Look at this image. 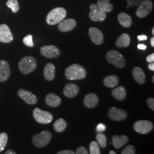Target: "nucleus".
<instances>
[{
  "instance_id": "nucleus-22",
  "label": "nucleus",
  "mask_w": 154,
  "mask_h": 154,
  "mask_svg": "<svg viewBox=\"0 0 154 154\" xmlns=\"http://www.w3.org/2000/svg\"><path fill=\"white\" fill-rule=\"evenodd\" d=\"M89 17L93 21H102L106 18V13L99 9H97L94 11H91L89 13Z\"/></svg>"
},
{
  "instance_id": "nucleus-5",
  "label": "nucleus",
  "mask_w": 154,
  "mask_h": 154,
  "mask_svg": "<svg viewBox=\"0 0 154 154\" xmlns=\"http://www.w3.org/2000/svg\"><path fill=\"white\" fill-rule=\"evenodd\" d=\"M52 135L49 131H42V132L33 136L32 138L34 145L38 148L44 147L47 146L51 139Z\"/></svg>"
},
{
  "instance_id": "nucleus-6",
  "label": "nucleus",
  "mask_w": 154,
  "mask_h": 154,
  "mask_svg": "<svg viewBox=\"0 0 154 154\" xmlns=\"http://www.w3.org/2000/svg\"><path fill=\"white\" fill-rule=\"evenodd\" d=\"M33 116L35 120L41 124H48L53 120V115L48 111L35 108L33 110Z\"/></svg>"
},
{
  "instance_id": "nucleus-42",
  "label": "nucleus",
  "mask_w": 154,
  "mask_h": 154,
  "mask_svg": "<svg viewBox=\"0 0 154 154\" xmlns=\"http://www.w3.org/2000/svg\"><path fill=\"white\" fill-rule=\"evenodd\" d=\"M137 47L139 49L143 50L146 49V48H147L146 45H145L144 44H139Z\"/></svg>"
},
{
  "instance_id": "nucleus-39",
  "label": "nucleus",
  "mask_w": 154,
  "mask_h": 154,
  "mask_svg": "<svg viewBox=\"0 0 154 154\" xmlns=\"http://www.w3.org/2000/svg\"><path fill=\"white\" fill-rule=\"evenodd\" d=\"M146 61L149 63H151L154 62V53H152L151 54L148 55L146 57Z\"/></svg>"
},
{
  "instance_id": "nucleus-23",
  "label": "nucleus",
  "mask_w": 154,
  "mask_h": 154,
  "mask_svg": "<svg viewBox=\"0 0 154 154\" xmlns=\"http://www.w3.org/2000/svg\"><path fill=\"white\" fill-rule=\"evenodd\" d=\"M116 46L118 48H126L130 44V37L127 33H123L116 41Z\"/></svg>"
},
{
  "instance_id": "nucleus-44",
  "label": "nucleus",
  "mask_w": 154,
  "mask_h": 154,
  "mask_svg": "<svg viewBox=\"0 0 154 154\" xmlns=\"http://www.w3.org/2000/svg\"><path fill=\"white\" fill-rule=\"evenodd\" d=\"M149 70H151V71H154V62H151V63H149Z\"/></svg>"
},
{
  "instance_id": "nucleus-15",
  "label": "nucleus",
  "mask_w": 154,
  "mask_h": 154,
  "mask_svg": "<svg viewBox=\"0 0 154 154\" xmlns=\"http://www.w3.org/2000/svg\"><path fill=\"white\" fill-rule=\"evenodd\" d=\"M76 21L72 18H69L62 21L58 25V29L61 32H68L75 28Z\"/></svg>"
},
{
  "instance_id": "nucleus-3",
  "label": "nucleus",
  "mask_w": 154,
  "mask_h": 154,
  "mask_svg": "<svg viewBox=\"0 0 154 154\" xmlns=\"http://www.w3.org/2000/svg\"><path fill=\"white\" fill-rule=\"evenodd\" d=\"M37 66V61L32 56H26L22 58L18 63L19 69L23 74H28L34 72Z\"/></svg>"
},
{
  "instance_id": "nucleus-4",
  "label": "nucleus",
  "mask_w": 154,
  "mask_h": 154,
  "mask_svg": "<svg viewBox=\"0 0 154 154\" xmlns=\"http://www.w3.org/2000/svg\"><path fill=\"white\" fill-rule=\"evenodd\" d=\"M106 60L112 65L122 69L126 65V60L121 54L116 50H111L107 52L106 54Z\"/></svg>"
},
{
  "instance_id": "nucleus-49",
  "label": "nucleus",
  "mask_w": 154,
  "mask_h": 154,
  "mask_svg": "<svg viewBox=\"0 0 154 154\" xmlns=\"http://www.w3.org/2000/svg\"><path fill=\"white\" fill-rule=\"evenodd\" d=\"M152 82L154 83V75L152 76Z\"/></svg>"
},
{
  "instance_id": "nucleus-34",
  "label": "nucleus",
  "mask_w": 154,
  "mask_h": 154,
  "mask_svg": "<svg viewBox=\"0 0 154 154\" xmlns=\"http://www.w3.org/2000/svg\"><path fill=\"white\" fill-rule=\"evenodd\" d=\"M122 154H135V150L132 145H128L127 146L125 149H124Z\"/></svg>"
},
{
  "instance_id": "nucleus-18",
  "label": "nucleus",
  "mask_w": 154,
  "mask_h": 154,
  "mask_svg": "<svg viewBox=\"0 0 154 154\" xmlns=\"http://www.w3.org/2000/svg\"><path fill=\"white\" fill-rule=\"evenodd\" d=\"M45 102L46 105L50 107H55L61 105V98L54 93L48 94L45 98Z\"/></svg>"
},
{
  "instance_id": "nucleus-31",
  "label": "nucleus",
  "mask_w": 154,
  "mask_h": 154,
  "mask_svg": "<svg viewBox=\"0 0 154 154\" xmlns=\"http://www.w3.org/2000/svg\"><path fill=\"white\" fill-rule=\"evenodd\" d=\"M8 136L5 132L0 133V152L3 151L8 143Z\"/></svg>"
},
{
  "instance_id": "nucleus-38",
  "label": "nucleus",
  "mask_w": 154,
  "mask_h": 154,
  "mask_svg": "<svg viewBox=\"0 0 154 154\" xmlns=\"http://www.w3.org/2000/svg\"><path fill=\"white\" fill-rule=\"evenodd\" d=\"M106 128V127L103 123H99L96 127V130L98 132H102L104 131Z\"/></svg>"
},
{
  "instance_id": "nucleus-47",
  "label": "nucleus",
  "mask_w": 154,
  "mask_h": 154,
  "mask_svg": "<svg viewBox=\"0 0 154 154\" xmlns=\"http://www.w3.org/2000/svg\"><path fill=\"white\" fill-rule=\"evenodd\" d=\"M109 154H116V152L115 151H110V152H109Z\"/></svg>"
},
{
  "instance_id": "nucleus-20",
  "label": "nucleus",
  "mask_w": 154,
  "mask_h": 154,
  "mask_svg": "<svg viewBox=\"0 0 154 154\" xmlns=\"http://www.w3.org/2000/svg\"><path fill=\"white\" fill-rule=\"evenodd\" d=\"M132 74L136 82L139 84H143L146 82V75L139 67H135L133 69Z\"/></svg>"
},
{
  "instance_id": "nucleus-13",
  "label": "nucleus",
  "mask_w": 154,
  "mask_h": 154,
  "mask_svg": "<svg viewBox=\"0 0 154 154\" xmlns=\"http://www.w3.org/2000/svg\"><path fill=\"white\" fill-rule=\"evenodd\" d=\"M88 35L95 44H102L103 42V35L98 28L91 27L88 30Z\"/></svg>"
},
{
  "instance_id": "nucleus-10",
  "label": "nucleus",
  "mask_w": 154,
  "mask_h": 154,
  "mask_svg": "<svg viewBox=\"0 0 154 154\" xmlns=\"http://www.w3.org/2000/svg\"><path fill=\"white\" fill-rule=\"evenodd\" d=\"M108 116L111 120L121 121L125 120L126 118L127 114L125 110L112 107L109 110Z\"/></svg>"
},
{
  "instance_id": "nucleus-7",
  "label": "nucleus",
  "mask_w": 154,
  "mask_h": 154,
  "mask_svg": "<svg viewBox=\"0 0 154 154\" xmlns=\"http://www.w3.org/2000/svg\"><path fill=\"white\" fill-rule=\"evenodd\" d=\"M152 8L153 5L150 0H143L139 4L136 14L139 18H144L147 16L152 11Z\"/></svg>"
},
{
  "instance_id": "nucleus-12",
  "label": "nucleus",
  "mask_w": 154,
  "mask_h": 154,
  "mask_svg": "<svg viewBox=\"0 0 154 154\" xmlns=\"http://www.w3.org/2000/svg\"><path fill=\"white\" fill-rule=\"evenodd\" d=\"M18 95L29 105H35L38 101L37 97L34 94L24 89H20L18 90Z\"/></svg>"
},
{
  "instance_id": "nucleus-1",
  "label": "nucleus",
  "mask_w": 154,
  "mask_h": 154,
  "mask_svg": "<svg viewBox=\"0 0 154 154\" xmlns=\"http://www.w3.org/2000/svg\"><path fill=\"white\" fill-rule=\"evenodd\" d=\"M65 77L69 80H79L86 76V71L82 66L78 64H73L65 70Z\"/></svg>"
},
{
  "instance_id": "nucleus-25",
  "label": "nucleus",
  "mask_w": 154,
  "mask_h": 154,
  "mask_svg": "<svg viewBox=\"0 0 154 154\" xmlns=\"http://www.w3.org/2000/svg\"><path fill=\"white\" fill-rule=\"evenodd\" d=\"M119 78L116 75H109L105 78L103 80V84L105 86L112 88H115L119 83Z\"/></svg>"
},
{
  "instance_id": "nucleus-33",
  "label": "nucleus",
  "mask_w": 154,
  "mask_h": 154,
  "mask_svg": "<svg viewBox=\"0 0 154 154\" xmlns=\"http://www.w3.org/2000/svg\"><path fill=\"white\" fill-rule=\"evenodd\" d=\"M23 42L29 47H33L34 43L33 41V36L31 34H29L23 39Z\"/></svg>"
},
{
  "instance_id": "nucleus-30",
  "label": "nucleus",
  "mask_w": 154,
  "mask_h": 154,
  "mask_svg": "<svg viewBox=\"0 0 154 154\" xmlns=\"http://www.w3.org/2000/svg\"><path fill=\"white\" fill-rule=\"evenodd\" d=\"M6 5L11 9L13 13L19 11L20 5L17 0H8L6 2Z\"/></svg>"
},
{
  "instance_id": "nucleus-43",
  "label": "nucleus",
  "mask_w": 154,
  "mask_h": 154,
  "mask_svg": "<svg viewBox=\"0 0 154 154\" xmlns=\"http://www.w3.org/2000/svg\"><path fill=\"white\" fill-rule=\"evenodd\" d=\"M97 9H98V8L97 5H95V4H92L90 6V9L91 11H94V10H96Z\"/></svg>"
},
{
  "instance_id": "nucleus-24",
  "label": "nucleus",
  "mask_w": 154,
  "mask_h": 154,
  "mask_svg": "<svg viewBox=\"0 0 154 154\" xmlns=\"http://www.w3.org/2000/svg\"><path fill=\"white\" fill-rule=\"evenodd\" d=\"M118 21L125 28H129L132 24L131 17L125 13H121L118 16Z\"/></svg>"
},
{
  "instance_id": "nucleus-41",
  "label": "nucleus",
  "mask_w": 154,
  "mask_h": 154,
  "mask_svg": "<svg viewBox=\"0 0 154 154\" xmlns=\"http://www.w3.org/2000/svg\"><path fill=\"white\" fill-rule=\"evenodd\" d=\"M138 39L139 41H144V40H147V37L146 35H138Z\"/></svg>"
},
{
  "instance_id": "nucleus-14",
  "label": "nucleus",
  "mask_w": 154,
  "mask_h": 154,
  "mask_svg": "<svg viewBox=\"0 0 154 154\" xmlns=\"http://www.w3.org/2000/svg\"><path fill=\"white\" fill-rule=\"evenodd\" d=\"M11 75L9 64L5 60L0 61V82H5Z\"/></svg>"
},
{
  "instance_id": "nucleus-9",
  "label": "nucleus",
  "mask_w": 154,
  "mask_h": 154,
  "mask_svg": "<svg viewBox=\"0 0 154 154\" xmlns=\"http://www.w3.org/2000/svg\"><path fill=\"white\" fill-rule=\"evenodd\" d=\"M41 54L48 58H55L60 55V49L53 45H46L40 49Z\"/></svg>"
},
{
  "instance_id": "nucleus-26",
  "label": "nucleus",
  "mask_w": 154,
  "mask_h": 154,
  "mask_svg": "<svg viewBox=\"0 0 154 154\" xmlns=\"http://www.w3.org/2000/svg\"><path fill=\"white\" fill-rule=\"evenodd\" d=\"M111 94L117 100H123L126 98V91L124 87L119 86L113 89Z\"/></svg>"
},
{
  "instance_id": "nucleus-17",
  "label": "nucleus",
  "mask_w": 154,
  "mask_h": 154,
  "mask_svg": "<svg viewBox=\"0 0 154 154\" xmlns=\"http://www.w3.org/2000/svg\"><path fill=\"white\" fill-rule=\"evenodd\" d=\"M79 91V88L76 84L67 83L63 89V94L66 97L72 98L77 95Z\"/></svg>"
},
{
  "instance_id": "nucleus-16",
  "label": "nucleus",
  "mask_w": 154,
  "mask_h": 154,
  "mask_svg": "<svg viewBox=\"0 0 154 154\" xmlns=\"http://www.w3.org/2000/svg\"><path fill=\"white\" fill-rule=\"evenodd\" d=\"M99 102L98 97L94 93H90L87 94L83 100V103L85 106L89 108L92 109L95 107Z\"/></svg>"
},
{
  "instance_id": "nucleus-40",
  "label": "nucleus",
  "mask_w": 154,
  "mask_h": 154,
  "mask_svg": "<svg viewBox=\"0 0 154 154\" xmlns=\"http://www.w3.org/2000/svg\"><path fill=\"white\" fill-rule=\"evenodd\" d=\"M57 154H74V152H73L72 150L66 149V150H62L57 152Z\"/></svg>"
},
{
  "instance_id": "nucleus-45",
  "label": "nucleus",
  "mask_w": 154,
  "mask_h": 154,
  "mask_svg": "<svg viewBox=\"0 0 154 154\" xmlns=\"http://www.w3.org/2000/svg\"><path fill=\"white\" fill-rule=\"evenodd\" d=\"M16 153L13 151V150H11V149H9V150H8L6 152L5 154H16Z\"/></svg>"
},
{
  "instance_id": "nucleus-11",
  "label": "nucleus",
  "mask_w": 154,
  "mask_h": 154,
  "mask_svg": "<svg viewBox=\"0 0 154 154\" xmlns=\"http://www.w3.org/2000/svg\"><path fill=\"white\" fill-rule=\"evenodd\" d=\"M13 40V35L11 29L5 24L0 25V42L9 43Z\"/></svg>"
},
{
  "instance_id": "nucleus-29",
  "label": "nucleus",
  "mask_w": 154,
  "mask_h": 154,
  "mask_svg": "<svg viewBox=\"0 0 154 154\" xmlns=\"http://www.w3.org/2000/svg\"><path fill=\"white\" fill-rule=\"evenodd\" d=\"M96 139L99 146L102 148H105L107 145V138L105 134L99 132L96 135Z\"/></svg>"
},
{
  "instance_id": "nucleus-48",
  "label": "nucleus",
  "mask_w": 154,
  "mask_h": 154,
  "mask_svg": "<svg viewBox=\"0 0 154 154\" xmlns=\"http://www.w3.org/2000/svg\"><path fill=\"white\" fill-rule=\"evenodd\" d=\"M152 34L154 35V28H152Z\"/></svg>"
},
{
  "instance_id": "nucleus-2",
  "label": "nucleus",
  "mask_w": 154,
  "mask_h": 154,
  "mask_svg": "<svg viewBox=\"0 0 154 154\" xmlns=\"http://www.w3.org/2000/svg\"><path fill=\"white\" fill-rule=\"evenodd\" d=\"M66 9L63 8L58 7L50 11L46 17V22L50 25H56L65 18L66 16Z\"/></svg>"
},
{
  "instance_id": "nucleus-27",
  "label": "nucleus",
  "mask_w": 154,
  "mask_h": 154,
  "mask_svg": "<svg viewBox=\"0 0 154 154\" xmlns=\"http://www.w3.org/2000/svg\"><path fill=\"white\" fill-rule=\"evenodd\" d=\"M97 5L98 9L105 13L111 12L113 9V6L110 4V0H98Z\"/></svg>"
},
{
  "instance_id": "nucleus-32",
  "label": "nucleus",
  "mask_w": 154,
  "mask_h": 154,
  "mask_svg": "<svg viewBox=\"0 0 154 154\" xmlns=\"http://www.w3.org/2000/svg\"><path fill=\"white\" fill-rule=\"evenodd\" d=\"M90 154H100V149L98 143L95 141H92L90 144Z\"/></svg>"
},
{
  "instance_id": "nucleus-46",
  "label": "nucleus",
  "mask_w": 154,
  "mask_h": 154,
  "mask_svg": "<svg viewBox=\"0 0 154 154\" xmlns=\"http://www.w3.org/2000/svg\"><path fill=\"white\" fill-rule=\"evenodd\" d=\"M150 44H151V45L152 46V47H154V37H152L151 39V40H150Z\"/></svg>"
},
{
  "instance_id": "nucleus-19",
  "label": "nucleus",
  "mask_w": 154,
  "mask_h": 154,
  "mask_svg": "<svg viewBox=\"0 0 154 154\" xmlns=\"http://www.w3.org/2000/svg\"><path fill=\"white\" fill-rule=\"evenodd\" d=\"M55 66L52 63H48L45 66L44 75L45 79L48 81H53L55 78Z\"/></svg>"
},
{
  "instance_id": "nucleus-8",
  "label": "nucleus",
  "mask_w": 154,
  "mask_h": 154,
  "mask_svg": "<svg viewBox=\"0 0 154 154\" xmlns=\"http://www.w3.org/2000/svg\"><path fill=\"white\" fill-rule=\"evenodd\" d=\"M134 129L136 132L142 134H148L153 128V124L151 122L146 120H140L134 124Z\"/></svg>"
},
{
  "instance_id": "nucleus-28",
  "label": "nucleus",
  "mask_w": 154,
  "mask_h": 154,
  "mask_svg": "<svg viewBox=\"0 0 154 154\" xmlns=\"http://www.w3.org/2000/svg\"><path fill=\"white\" fill-rule=\"evenodd\" d=\"M67 127V123L63 118L57 119L54 123V128L57 132H63Z\"/></svg>"
},
{
  "instance_id": "nucleus-37",
  "label": "nucleus",
  "mask_w": 154,
  "mask_h": 154,
  "mask_svg": "<svg viewBox=\"0 0 154 154\" xmlns=\"http://www.w3.org/2000/svg\"><path fill=\"white\" fill-rule=\"evenodd\" d=\"M147 104L152 110H154V99L153 98H149L147 99Z\"/></svg>"
},
{
  "instance_id": "nucleus-36",
  "label": "nucleus",
  "mask_w": 154,
  "mask_h": 154,
  "mask_svg": "<svg viewBox=\"0 0 154 154\" xmlns=\"http://www.w3.org/2000/svg\"><path fill=\"white\" fill-rule=\"evenodd\" d=\"M75 154H88V151L86 148L84 147H79L77 149Z\"/></svg>"
},
{
  "instance_id": "nucleus-21",
  "label": "nucleus",
  "mask_w": 154,
  "mask_h": 154,
  "mask_svg": "<svg viewBox=\"0 0 154 154\" xmlns=\"http://www.w3.org/2000/svg\"><path fill=\"white\" fill-rule=\"evenodd\" d=\"M129 140V138L126 135H114L112 141L114 146L116 149H121Z\"/></svg>"
},
{
  "instance_id": "nucleus-35",
  "label": "nucleus",
  "mask_w": 154,
  "mask_h": 154,
  "mask_svg": "<svg viewBox=\"0 0 154 154\" xmlns=\"http://www.w3.org/2000/svg\"><path fill=\"white\" fill-rule=\"evenodd\" d=\"M143 0H127V4L129 6L134 7L138 5Z\"/></svg>"
}]
</instances>
